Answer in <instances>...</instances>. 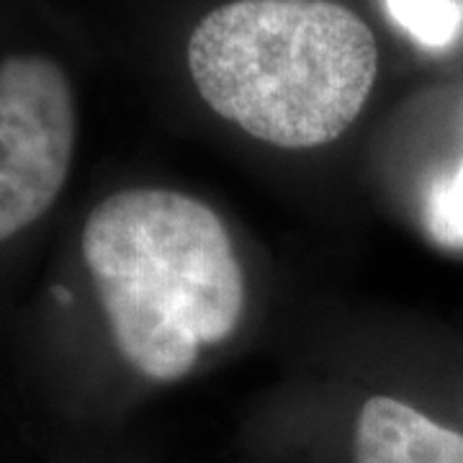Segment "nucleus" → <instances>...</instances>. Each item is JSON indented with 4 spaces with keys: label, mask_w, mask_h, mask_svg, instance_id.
Masks as SVG:
<instances>
[{
    "label": "nucleus",
    "mask_w": 463,
    "mask_h": 463,
    "mask_svg": "<svg viewBox=\"0 0 463 463\" xmlns=\"http://www.w3.org/2000/svg\"><path fill=\"white\" fill-rule=\"evenodd\" d=\"M83 258L116 347L152 381H178L245 312V276L222 219L167 188L118 191L90 212Z\"/></svg>",
    "instance_id": "nucleus-1"
},
{
    "label": "nucleus",
    "mask_w": 463,
    "mask_h": 463,
    "mask_svg": "<svg viewBox=\"0 0 463 463\" xmlns=\"http://www.w3.org/2000/svg\"><path fill=\"white\" fill-rule=\"evenodd\" d=\"M78 109L65 70L42 54L0 62V240L32 227L62 194Z\"/></svg>",
    "instance_id": "nucleus-3"
},
{
    "label": "nucleus",
    "mask_w": 463,
    "mask_h": 463,
    "mask_svg": "<svg viewBox=\"0 0 463 463\" xmlns=\"http://www.w3.org/2000/svg\"><path fill=\"white\" fill-rule=\"evenodd\" d=\"M428 227L448 248H463V163L440 178L428 201Z\"/></svg>",
    "instance_id": "nucleus-6"
},
{
    "label": "nucleus",
    "mask_w": 463,
    "mask_h": 463,
    "mask_svg": "<svg viewBox=\"0 0 463 463\" xmlns=\"http://www.w3.org/2000/svg\"><path fill=\"white\" fill-rule=\"evenodd\" d=\"M386 8L420 44L440 50L463 32V0H386Z\"/></svg>",
    "instance_id": "nucleus-5"
},
{
    "label": "nucleus",
    "mask_w": 463,
    "mask_h": 463,
    "mask_svg": "<svg viewBox=\"0 0 463 463\" xmlns=\"http://www.w3.org/2000/svg\"><path fill=\"white\" fill-rule=\"evenodd\" d=\"M188 70L206 106L283 149L353 127L379 70L361 16L335 0H232L199 21Z\"/></svg>",
    "instance_id": "nucleus-2"
},
{
    "label": "nucleus",
    "mask_w": 463,
    "mask_h": 463,
    "mask_svg": "<svg viewBox=\"0 0 463 463\" xmlns=\"http://www.w3.org/2000/svg\"><path fill=\"white\" fill-rule=\"evenodd\" d=\"M355 463H463V435L394 397H371L355 425Z\"/></svg>",
    "instance_id": "nucleus-4"
}]
</instances>
